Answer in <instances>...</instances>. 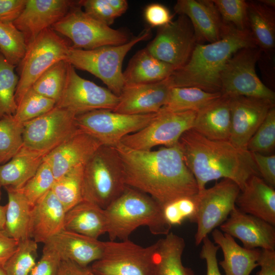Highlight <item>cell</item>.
<instances>
[{
	"instance_id": "6da1fadb",
	"label": "cell",
	"mask_w": 275,
	"mask_h": 275,
	"mask_svg": "<svg viewBox=\"0 0 275 275\" xmlns=\"http://www.w3.org/2000/svg\"><path fill=\"white\" fill-rule=\"evenodd\" d=\"M114 147L122 161L126 185L148 195L161 206L198 193L178 143L155 151L134 150L121 143Z\"/></svg>"
},
{
	"instance_id": "7a4b0ae2",
	"label": "cell",
	"mask_w": 275,
	"mask_h": 275,
	"mask_svg": "<svg viewBox=\"0 0 275 275\" xmlns=\"http://www.w3.org/2000/svg\"><path fill=\"white\" fill-rule=\"evenodd\" d=\"M178 145L199 191L221 178L233 181L241 190L252 176H260L252 153L229 141L210 140L191 128L182 134Z\"/></svg>"
},
{
	"instance_id": "3957f363",
	"label": "cell",
	"mask_w": 275,
	"mask_h": 275,
	"mask_svg": "<svg viewBox=\"0 0 275 275\" xmlns=\"http://www.w3.org/2000/svg\"><path fill=\"white\" fill-rule=\"evenodd\" d=\"M257 47L249 30L240 31L225 24L217 41L197 43L186 64L167 79L171 88L196 87L221 92V74L228 60L244 48Z\"/></svg>"
},
{
	"instance_id": "277c9868",
	"label": "cell",
	"mask_w": 275,
	"mask_h": 275,
	"mask_svg": "<svg viewBox=\"0 0 275 275\" xmlns=\"http://www.w3.org/2000/svg\"><path fill=\"white\" fill-rule=\"evenodd\" d=\"M111 241L129 239L140 226L155 235H166L171 227L164 221L161 206L148 195L127 186L122 194L104 209Z\"/></svg>"
},
{
	"instance_id": "5b68a950",
	"label": "cell",
	"mask_w": 275,
	"mask_h": 275,
	"mask_svg": "<svg viewBox=\"0 0 275 275\" xmlns=\"http://www.w3.org/2000/svg\"><path fill=\"white\" fill-rule=\"evenodd\" d=\"M126 186L123 165L117 150L115 147L101 146L84 164L83 201L105 209Z\"/></svg>"
},
{
	"instance_id": "8992f818",
	"label": "cell",
	"mask_w": 275,
	"mask_h": 275,
	"mask_svg": "<svg viewBox=\"0 0 275 275\" xmlns=\"http://www.w3.org/2000/svg\"><path fill=\"white\" fill-rule=\"evenodd\" d=\"M151 36L150 28L123 44L106 46L93 49H81L70 46L65 61L74 68L87 71L99 78L107 89L119 96L124 87L122 64L131 49Z\"/></svg>"
},
{
	"instance_id": "52a82bcc",
	"label": "cell",
	"mask_w": 275,
	"mask_h": 275,
	"mask_svg": "<svg viewBox=\"0 0 275 275\" xmlns=\"http://www.w3.org/2000/svg\"><path fill=\"white\" fill-rule=\"evenodd\" d=\"M70 46L51 28L43 30L28 44L24 56L16 66L19 74L15 95L17 105L46 70L65 60Z\"/></svg>"
},
{
	"instance_id": "ba28073f",
	"label": "cell",
	"mask_w": 275,
	"mask_h": 275,
	"mask_svg": "<svg viewBox=\"0 0 275 275\" xmlns=\"http://www.w3.org/2000/svg\"><path fill=\"white\" fill-rule=\"evenodd\" d=\"M51 28L70 39L71 47L77 49L119 45L130 40L125 31L114 29L87 14L78 1Z\"/></svg>"
},
{
	"instance_id": "9c48e42d",
	"label": "cell",
	"mask_w": 275,
	"mask_h": 275,
	"mask_svg": "<svg viewBox=\"0 0 275 275\" xmlns=\"http://www.w3.org/2000/svg\"><path fill=\"white\" fill-rule=\"evenodd\" d=\"M261 51L258 47L244 48L228 60L221 74L223 95L250 97L274 102V92L261 80L256 71Z\"/></svg>"
},
{
	"instance_id": "30bf717a",
	"label": "cell",
	"mask_w": 275,
	"mask_h": 275,
	"mask_svg": "<svg viewBox=\"0 0 275 275\" xmlns=\"http://www.w3.org/2000/svg\"><path fill=\"white\" fill-rule=\"evenodd\" d=\"M155 243L143 247L130 240L104 242L102 257L92 263L96 275H154Z\"/></svg>"
},
{
	"instance_id": "8fae6325",
	"label": "cell",
	"mask_w": 275,
	"mask_h": 275,
	"mask_svg": "<svg viewBox=\"0 0 275 275\" xmlns=\"http://www.w3.org/2000/svg\"><path fill=\"white\" fill-rule=\"evenodd\" d=\"M156 113L128 115L108 109H98L76 116L78 129L102 145L115 146L125 136L148 125Z\"/></svg>"
},
{
	"instance_id": "7c38bea8",
	"label": "cell",
	"mask_w": 275,
	"mask_h": 275,
	"mask_svg": "<svg viewBox=\"0 0 275 275\" xmlns=\"http://www.w3.org/2000/svg\"><path fill=\"white\" fill-rule=\"evenodd\" d=\"M197 112H172L160 109L146 127L124 137L120 143L138 150L148 151L157 146L177 144L182 134L193 128Z\"/></svg>"
},
{
	"instance_id": "4fadbf2b",
	"label": "cell",
	"mask_w": 275,
	"mask_h": 275,
	"mask_svg": "<svg viewBox=\"0 0 275 275\" xmlns=\"http://www.w3.org/2000/svg\"><path fill=\"white\" fill-rule=\"evenodd\" d=\"M240 191V187L233 181L223 179L212 187L198 191L196 195V245L201 244L208 234L226 221L236 206V200Z\"/></svg>"
},
{
	"instance_id": "5bb4252c",
	"label": "cell",
	"mask_w": 275,
	"mask_h": 275,
	"mask_svg": "<svg viewBox=\"0 0 275 275\" xmlns=\"http://www.w3.org/2000/svg\"><path fill=\"white\" fill-rule=\"evenodd\" d=\"M75 117L71 112L55 106L47 113L23 123V145L49 153L79 130Z\"/></svg>"
},
{
	"instance_id": "9a60e30c",
	"label": "cell",
	"mask_w": 275,
	"mask_h": 275,
	"mask_svg": "<svg viewBox=\"0 0 275 275\" xmlns=\"http://www.w3.org/2000/svg\"><path fill=\"white\" fill-rule=\"evenodd\" d=\"M119 100V96L108 89L80 76L68 63L64 88L56 106L77 116L98 109L113 111Z\"/></svg>"
},
{
	"instance_id": "2e32d148",
	"label": "cell",
	"mask_w": 275,
	"mask_h": 275,
	"mask_svg": "<svg viewBox=\"0 0 275 275\" xmlns=\"http://www.w3.org/2000/svg\"><path fill=\"white\" fill-rule=\"evenodd\" d=\"M197 43L189 20L185 15H179L176 20L158 28L155 38L146 48L176 70L186 64Z\"/></svg>"
},
{
	"instance_id": "e0dca14e",
	"label": "cell",
	"mask_w": 275,
	"mask_h": 275,
	"mask_svg": "<svg viewBox=\"0 0 275 275\" xmlns=\"http://www.w3.org/2000/svg\"><path fill=\"white\" fill-rule=\"evenodd\" d=\"M231 132L229 139L236 147L247 150L248 143L265 118L274 102L257 98L230 97Z\"/></svg>"
},
{
	"instance_id": "ac0fdd59",
	"label": "cell",
	"mask_w": 275,
	"mask_h": 275,
	"mask_svg": "<svg viewBox=\"0 0 275 275\" xmlns=\"http://www.w3.org/2000/svg\"><path fill=\"white\" fill-rule=\"evenodd\" d=\"M219 227L223 232L240 240L245 248L275 251L274 226L236 206Z\"/></svg>"
},
{
	"instance_id": "d6986e66",
	"label": "cell",
	"mask_w": 275,
	"mask_h": 275,
	"mask_svg": "<svg viewBox=\"0 0 275 275\" xmlns=\"http://www.w3.org/2000/svg\"><path fill=\"white\" fill-rule=\"evenodd\" d=\"M77 2L27 0L24 8L13 23L22 33L28 44L41 32L51 28L62 18Z\"/></svg>"
},
{
	"instance_id": "ffe728a7",
	"label": "cell",
	"mask_w": 275,
	"mask_h": 275,
	"mask_svg": "<svg viewBox=\"0 0 275 275\" xmlns=\"http://www.w3.org/2000/svg\"><path fill=\"white\" fill-rule=\"evenodd\" d=\"M171 89L167 79L154 83L124 86L113 111L128 115L156 113L166 103Z\"/></svg>"
},
{
	"instance_id": "44dd1931",
	"label": "cell",
	"mask_w": 275,
	"mask_h": 275,
	"mask_svg": "<svg viewBox=\"0 0 275 275\" xmlns=\"http://www.w3.org/2000/svg\"><path fill=\"white\" fill-rule=\"evenodd\" d=\"M174 10L189 20L197 43H212L221 39L225 23L212 0H178Z\"/></svg>"
},
{
	"instance_id": "7402d4cb",
	"label": "cell",
	"mask_w": 275,
	"mask_h": 275,
	"mask_svg": "<svg viewBox=\"0 0 275 275\" xmlns=\"http://www.w3.org/2000/svg\"><path fill=\"white\" fill-rule=\"evenodd\" d=\"M102 145L80 130L49 152L44 157L55 179L72 169L85 164Z\"/></svg>"
},
{
	"instance_id": "603a6c76",
	"label": "cell",
	"mask_w": 275,
	"mask_h": 275,
	"mask_svg": "<svg viewBox=\"0 0 275 275\" xmlns=\"http://www.w3.org/2000/svg\"><path fill=\"white\" fill-rule=\"evenodd\" d=\"M54 249L62 260L71 261L83 267L100 259L104 242L64 229L46 243Z\"/></svg>"
},
{
	"instance_id": "cb8c5ba5",
	"label": "cell",
	"mask_w": 275,
	"mask_h": 275,
	"mask_svg": "<svg viewBox=\"0 0 275 275\" xmlns=\"http://www.w3.org/2000/svg\"><path fill=\"white\" fill-rule=\"evenodd\" d=\"M65 214L61 202L50 190L32 207L29 238L37 243H46L64 229Z\"/></svg>"
},
{
	"instance_id": "d4e9b609",
	"label": "cell",
	"mask_w": 275,
	"mask_h": 275,
	"mask_svg": "<svg viewBox=\"0 0 275 275\" xmlns=\"http://www.w3.org/2000/svg\"><path fill=\"white\" fill-rule=\"evenodd\" d=\"M241 211L275 225V190L260 176L250 177L235 202Z\"/></svg>"
},
{
	"instance_id": "484cf974",
	"label": "cell",
	"mask_w": 275,
	"mask_h": 275,
	"mask_svg": "<svg viewBox=\"0 0 275 275\" xmlns=\"http://www.w3.org/2000/svg\"><path fill=\"white\" fill-rule=\"evenodd\" d=\"M231 125L230 97L222 94L197 112L192 129L210 140L229 141Z\"/></svg>"
},
{
	"instance_id": "4316f807",
	"label": "cell",
	"mask_w": 275,
	"mask_h": 275,
	"mask_svg": "<svg viewBox=\"0 0 275 275\" xmlns=\"http://www.w3.org/2000/svg\"><path fill=\"white\" fill-rule=\"evenodd\" d=\"M212 236L223 252L224 259L219 264L226 275H250L258 266L261 249L242 247L233 237L216 228L212 231Z\"/></svg>"
},
{
	"instance_id": "83f0119b",
	"label": "cell",
	"mask_w": 275,
	"mask_h": 275,
	"mask_svg": "<svg viewBox=\"0 0 275 275\" xmlns=\"http://www.w3.org/2000/svg\"><path fill=\"white\" fill-rule=\"evenodd\" d=\"M48 153L24 145L8 162L0 165V185L20 189L34 176Z\"/></svg>"
},
{
	"instance_id": "f1b7e54d",
	"label": "cell",
	"mask_w": 275,
	"mask_h": 275,
	"mask_svg": "<svg viewBox=\"0 0 275 275\" xmlns=\"http://www.w3.org/2000/svg\"><path fill=\"white\" fill-rule=\"evenodd\" d=\"M152 56L145 48L131 59L123 72L124 86L154 83L167 79L175 70Z\"/></svg>"
},
{
	"instance_id": "f546056e",
	"label": "cell",
	"mask_w": 275,
	"mask_h": 275,
	"mask_svg": "<svg viewBox=\"0 0 275 275\" xmlns=\"http://www.w3.org/2000/svg\"><path fill=\"white\" fill-rule=\"evenodd\" d=\"M64 229L98 239L107 232L105 210L83 201L66 212Z\"/></svg>"
},
{
	"instance_id": "4dcf8cb0",
	"label": "cell",
	"mask_w": 275,
	"mask_h": 275,
	"mask_svg": "<svg viewBox=\"0 0 275 275\" xmlns=\"http://www.w3.org/2000/svg\"><path fill=\"white\" fill-rule=\"evenodd\" d=\"M155 243L154 275H196L182 263L185 246L182 237L170 232Z\"/></svg>"
},
{
	"instance_id": "1f68e13d",
	"label": "cell",
	"mask_w": 275,
	"mask_h": 275,
	"mask_svg": "<svg viewBox=\"0 0 275 275\" xmlns=\"http://www.w3.org/2000/svg\"><path fill=\"white\" fill-rule=\"evenodd\" d=\"M249 30L261 50L269 51L275 46V12L258 1H248Z\"/></svg>"
},
{
	"instance_id": "d6a6232c",
	"label": "cell",
	"mask_w": 275,
	"mask_h": 275,
	"mask_svg": "<svg viewBox=\"0 0 275 275\" xmlns=\"http://www.w3.org/2000/svg\"><path fill=\"white\" fill-rule=\"evenodd\" d=\"M5 188L8 202L4 232L18 241L28 238L32 207L19 189L12 187Z\"/></svg>"
},
{
	"instance_id": "836d02e7",
	"label": "cell",
	"mask_w": 275,
	"mask_h": 275,
	"mask_svg": "<svg viewBox=\"0 0 275 275\" xmlns=\"http://www.w3.org/2000/svg\"><path fill=\"white\" fill-rule=\"evenodd\" d=\"M221 95V92H208L196 87L171 88L168 100L161 109L172 112H198Z\"/></svg>"
},
{
	"instance_id": "e575fe53",
	"label": "cell",
	"mask_w": 275,
	"mask_h": 275,
	"mask_svg": "<svg viewBox=\"0 0 275 275\" xmlns=\"http://www.w3.org/2000/svg\"><path fill=\"white\" fill-rule=\"evenodd\" d=\"M84 164L72 169L56 179L51 188L66 212L83 201L82 176Z\"/></svg>"
},
{
	"instance_id": "d590c367",
	"label": "cell",
	"mask_w": 275,
	"mask_h": 275,
	"mask_svg": "<svg viewBox=\"0 0 275 275\" xmlns=\"http://www.w3.org/2000/svg\"><path fill=\"white\" fill-rule=\"evenodd\" d=\"M15 67L0 53V119L13 116L17 108L15 95L19 77Z\"/></svg>"
},
{
	"instance_id": "8d00e7d4",
	"label": "cell",
	"mask_w": 275,
	"mask_h": 275,
	"mask_svg": "<svg viewBox=\"0 0 275 275\" xmlns=\"http://www.w3.org/2000/svg\"><path fill=\"white\" fill-rule=\"evenodd\" d=\"M68 63L61 61L46 70L33 84L31 89L37 93L56 101L63 91Z\"/></svg>"
},
{
	"instance_id": "74e56055",
	"label": "cell",
	"mask_w": 275,
	"mask_h": 275,
	"mask_svg": "<svg viewBox=\"0 0 275 275\" xmlns=\"http://www.w3.org/2000/svg\"><path fill=\"white\" fill-rule=\"evenodd\" d=\"M27 47L23 34L13 22H0V53L8 63L16 67Z\"/></svg>"
},
{
	"instance_id": "f35d334b",
	"label": "cell",
	"mask_w": 275,
	"mask_h": 275,
	"mask_svg": "<svg viewBox=\"0 0 275 275\" xmlns=\"http://www.w3.org/2000/svg\"><path fill=\"white\" fill-rule=\"evenodd\" d=\"M23 126L13 116L0 119V165L9 161L23 145Z\"/></svg>"
},
{
	"instance_id": "ab89813d",
	"label": "cell",
	"mask_w": 275,
	"mask_h": 275,
	"mask_svg": "<svg viewBox=\"0 0 275 275\" xmlns=\"http://www.w3.org/2000/svg\"><path fill=\"white\" fill-rule=\"evenodd\" d=\"M28 238L19 241L18 248L3 268L7 275H29L37 263L38 245Z\"/></svg>"
},
{
	"instance_id": "60d3db41",
	"label": "cell",
	"mask_w": 275,
	"mask_h": 275,
	"mask_svg": "<svg viewBox=\"0 0 275 275\" xmlns=\"http://www.w3.org/2000/svg\"><path fill=\"white\" fill-rule=\"evenodd\" d=\"M56 104L55 100L41 95L30 88L18 104L13 117L17 122L23 124L47 113L53 109Z\"/></svg>"
},
{
	"instance_id": "b9f144b4",
	"label": "cell",
	"mask_w": 275,
	"mask_h": 275,
	"mask_svg": "<svg viewBox=\"0 0 275 275\" xmlns=\"http://www.w3.org/2000/svg\"><path fill=\"white\" fill-rule=\"evenodd\" d=\"M196 195L181 197L162 205L165 222L171 227L181 225L186 220L196 223L198 212Z\"/></svg>"
},
{
	"instance_id": "7bdbcfd3",
	"label": "cell",
	"mask_w": 275,
	"mask_h": 275,
	"mask_svg": "<svg viewBox=\"0 0 275 275\" xmlns=\"http://www.w3.org/2000/svg\"><path fill=\"white\" fill-rule=\"evenodd\" d=\"M55 180L50 166L44 159L34 176L19 189L33 207L51 190Z\"/></svg>"
},
{
	"instance_id": "ee69618b",
	"label": "cell",
	"mask_w": 275,
	"mask_h": 275,
	"mask_svg": "<svg viewBox=\"0 0 275 275\" xmlns=\"http://www.w3.org/2000/svg\"><path fill=\"white\" fill-rule=\"evenodd\" d=\"M274 147L275 107H273L249 140L246 148L251 153L265 154L272 152Z\"/></svg>"
},
{
	"instance_id": "f6af8a7d",
	"label": "cell",
	"mask_w": 275,
	"mask_h": 275,
	"mask_svg": "<svg viewBox=\"0 0 275 275\" xmlns=\"http://www.w3.org/2000/svg\"><path fill=\"white\" fill-rule=\"evenodd\" d=\"M224 23L240 31L249 30L248 1L212 0Z\"/></svg>"
},
{
	"instance_id": "bcb514c9",
	"label": "cell",
	"mask_w": 275,
	"mask_h": 275,
	"mask_svg": "<svg viewBox=\"0 0 275 275\" xmlns=\"http://www.w3.org/2000/svg\"><path fill=\"white\" fill-rule=\"evenodd\" d=\"M78 3L85 12L107 25L112 24L118 17L107 0H81Z\"/></svg>"
},
{
	"instance_id": "7dc6e473",
	"label": "cell",
	"mask_w": 275,
	"mask_h": 275,
	"mask_svg": "<svg viewBox=\"0 0 275 275\" xmlns=\"http://www.w3.org/2000/svg\"><path fill=\"white\" fill-rule=\"evenodd\" d=\"M42 255L29 275H58L62 259L57 252L44 244Z\"/></svg>"
},
{
	"instance_id": "c3c4849f",
	"label": "cell",
	"mask_w": 275,
	"mask_h": 275,
	"mask_svg": "<svg viewBox=\"0 0 275 275\" xmlns=\"http://www.w3.org/2000/svg\"><path fill=\"white\" fill-rule=\"evenodd\" d=\"M144 15L146 22L151 27H161L172 21L173 15L165 6L153 3L147 6Z\"/></svg>"
},
{
	"instance_id": "681fc988",
	"label": "cell",
	"mask_w": 275,
	"mask_h": 275,
	"mask_svg": "<svg viewBox=\"0 0 275 275\" xmlns=\"http://www.w3.org/2000/svg\"><path fill=\"white\" fill-rule=\"evenodd\" d=\"M258 171L262 179L272 187L275 186V155L251 153Z\"/></svg>"
},
{
	"instance_id": "f907efd6",
	"label": "cell",
	"mask_w": 275,
	"mask_h": 275,
	"mask_svg": "<svg viewBox=\"0 0 275 275\" xmlns=\"http://www.w3.org/2000/svg\"><path fill=\"white\" fill-rule=\"evenodd\" d=\"M202 243L203 244L200 257L206 261V275H222L217 260V253L219 246L212 242L208 236L205 237Z\"/></svg>"
},
{
	"instance_id": "816d5d0a",
	"label": "cell",
	"mask_w": 275,
	"mask_h": 275,
	"mask_svg": "<svg viewBox=\"0 0 275 275\" xmlns=\"http://www.w3.org/2000/svg\"><path fill=\"white\" fill-rule=\"evenodd\" d=\"M27 0H0V22H13L19 16Z\"/></svg>"
},
{
	"instance_id": "f5cc1de1",
	"label": "cell",
	"mask_w": 275,
	"mask_h": 275,
	"mask_svg": "<svg viewBox=\"0 0 275 275\" xmlns=\"http://www.w3.org/2000/svg\"><path fill=\"white\" fill-rule=\"evenodd\" d=\"M19 241L9 236L4 231H0V266L4 267L16 251Z\"/></svg>"
},
{
	"instance_id": "db71d44e",
	"label": "cell",
	"mask_w": 275,
	"mask_h": 275,
	"mask_svg": "<svg viewBox=\"0 0 275 275\" xmlns=\"http://www.w3.org/2000/svg\"><path fill=\"white\" fill-rule=\"evenodd\" d=\"M258 263L261 269L257 275H275V251L261 249Z\"/></svg>"
},
{
	"instance_id": "11a10c76",
	"label": "cell",
	"mask_w": 275,
	"mask_h": 275,
	"mask_svg": "<svg viewBox=\"0 0 275 275\" xmlns=\"http://www.w3.org/2000/svg\"><path fill=\"white\" fill-rule=\"evenodd\" d=\"M90 268L68 260H62L58 275H89Z\"/></svg>"
},
{
	"instance_id": "9f6ffc18",
	"label": "cell",
	"mask_w": 275,
	"mask_h": 275,
	"mask_svg": "<svg viewBox=\"0 0 275 275\" xmlns=\"http://www.w3.org/2000/svg\"><path fill=\"white\" fill-rule=\"evenodd\" d=\"M118 17L122 15L127 10L128 4L125 0H107Z\"/></svg>"
},
{
	"instance_id": "6f0895ef",
	"label": "cell",
	"mask_w": 275,
	"mask_h": 275,
	"mask_svg": "<svg viewBox=\"0 0 275 275\" xmlns=\"http://www.w3.org/2000/svg\"><path fill=\"white\" fill-rule=\"evenodd\" d=\"M6 209V205L4 206L0 205V231L5 230Z\"/></svg>"
},
{
	"instance_id": "680465c9",
	"label": "cell",
	"mask_w": 275,
	"mask_h": 275,
	"mask_svg": "<svg viewBox=\"0 0 275 275\" xmlns=\"http://www.w3.org/2000/svg\"><path fill=\"white\" fill-rule=\"evenodd\" d=\"M261 4L264 5L272 8L273 9L275 8V1L274 0H260L259 1Z\"/></svg>"
},
{
	"instance_id": "91938a15",
	"label": "cell",
	"mask_w": 275,
	"mask_h": 275,
	"mask_svg": "<svg viewBox=\"0 0 275 275\" xmlns=\"http://www.w3.org/2000/svg\"><path fill=\"white\" fill-rule=\"evenodd\" d=\"M0 275H7L4 268L0 266Z\"/></svg>"
},
{
	"instance_id": "94428289",
	"label": "cell",
	"mask_w": 275,
	"mask_h": 275,
	"mask_svg": "<svg viewBox=\"0 0 275 275\" xmlns=\"http://www.w3.org/2000/svg\"><path fill=\"white\" fill-rule=\"evenodd\" d=\"M89 275H96V274H94V273H93V272L90 270V273H89Z\"/></svg>"
},
{
	"instance_id": "6125c7cd",
	"label": "cell",
	"mask_w": 275,
	"mask_h": 275,
	"mask_svg": "<svg viewBox=\"0 0 275 275\" xmlns=\"http://www.w3.org/2000/svg\"><path fill=\"white\" fill-rule=\"evenodd\" d=\"M1 185H0V200H1V196H2L1 190Z\"/></svg>"
}]
</instances>
